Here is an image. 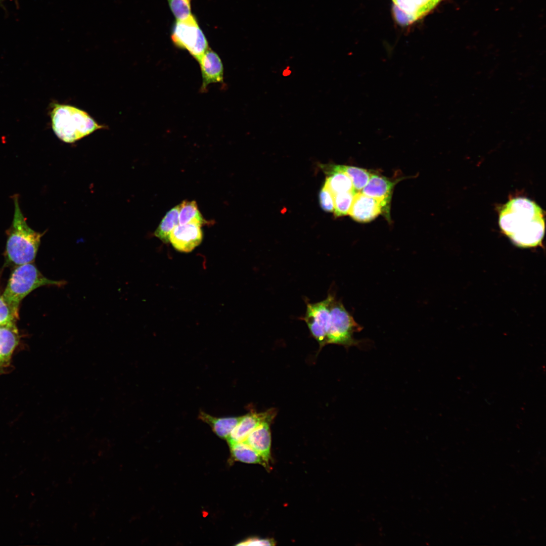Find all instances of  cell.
<instances>
[{
	"mask_svg": "<svg viewBox=\"0 0 546 546\" xmlns=\"http://www.w3.org/2000/svg\"><path fill=\"white\" fill-rule=\"evenodd\" d=\"M51 117L54 132L66 143L75 142L103 127L86 112L69 105L55 104Z\"/></svg>",
	"mask_w": 546,
	"mask_h": 546,
	"instance_id": "3",
	"label": "cell"
},
{
	"mask_svg": "<svg viewBox=\"0 0 546 546\" xmlns=\"http://www.w3.org/2000/svg\"><path fill=\"white\" fill-rule=\"evenodd\" d=\"M275 541L271 539H261L259 538L253 537L247 539L241 543H238L239 545H275Z\"/></svg>",
	"mask_w": 546,
	"mask_h": 546,
	"instance_id": "28",
	"label": "cell"
},
{
	"mask_svg": "<svg viewBox=\"0 0 546 546\" xmlns=\"http://www.w3.org/2000/svg\"><path fill=\"white\" fill-rule=\"evenodd\" d=\"M276 414L275 409H269L261 413L251 412L241 417L239 422L226 439L229 445L244 442L258 426L264 422L271 423Z\"/></svg>",
	"mask_w": 546,
	"mask_h": 546,
	"instance_id": "9",
	"label": "cell"
},
{
	"mask_svg": "<svg viewBox=\"0 0 546 546\" xmlns=\"http://www.w3.org/2000/svg\"><path fill=\"white\" fill-rule=\"evenodd\" d=\"M441 0H414L418 9V17L420 19L432 10Z\"/></svg>",
	"mask_w": 546,
	"mask_h": 546,
	"instance_id": "26",
	"label": "cell"
},
{
	"mask_svg": "<svg viewBox=\"0 0 546 546\" xmlns=\"http://www.w3.org/2000/svg\"><path fill=\"white\" fill-rule=\"evenodd\" d=\"M65 281H54L44 277L32 264L19 265L12 272L3 297L18 315L20 302L34 289L42 286L65 285Z\"/></svg>",
	"mask_w": 546,
	"mask_h": 546,
	"instance_id": "4",
	"label": "cell"
},
{
	"mask_svg": "<svg viewBox=\"0 0 546 546\" xmlns=\"http://www.w3.org/2000/svg\"><path fill=\"white\" fill-rule=\"evenodd\" d=\"M18 341L19 335L14 323L0 326V365L10 360Z\"/></svg>",
	"mask_w": 546,
	"mask_h": 546,
	"instance_id": "14",
	"label": "cell"
},
{
	"mask_svg": "<svg viewBox=\"0 0 546 546\" xmlns=\"http://www.w3.org/2000/svg\"><path fill=\"white\" fill-rule=\"evenodd\" d=\"M179 204L170 209L164 215L154 232V236L164 243L169 242L171 231L179 224Z\"/></svg>",
	"mask_w": 546,
	"mask_h": 546,
	"instance_id": "18",
	"label": "cell"
},
{
	"mask_svg": "<svg viewBox=\"0 0 546 546\" xmlns=\"http://www.w3.org/2000/svg\"><path fill=\"white\" fill-rule=\"evenodd\" d=\"M335 298V294L330 292L327 297L320 301L312 303L306 300L305 313L303 316L299 318L306 323L311 336L318 342L320 349L327 345V331L331 306Z\"/></svg>",
	"mask_w": 546,
	"mask_h": 546,
	"instance_id": "7",
	"label": "cell"
},
{
	"mask_svg": "<svg viewBox=\"0 0 546 546\" xmlns=\"http://www.w3.org/2000/svg\"><path fill=\"white\" fill-rule=\"evenodd\" d=\"M178 219L179 224L195 223L202 226L207 223L195 201L184 200L179 204Z\"/></svg>",
	"mask_w": 546,
	"mask_h": 546,
	"instance_id": "19",
	"label": "cell"
},
{
	"mask_svg": "<svg viewBox=\"0 0 546 546\" xmlns=\"http://www.w3.org/2000/svg\"><path fill=\"white\" fill-rule=\"evenodd\" d=\"M199 418L209 424L218 436L225 439L228 438L241 419V417H214L203 412L199 414Z\"/></svg>",
	"mask_w": 546,
	"mask_h": 546,
	"instance_id": "15",
	"label": "cell"
},
{
	"mask_svg": "<svg viewBox=\"0 0 546 546\" xmlns=\"http://www.w3.org/2000/svg\"><path fill=\"white\" fill-rule=\"evenodd\" d=\"M395 5L406 13L415 15L417 19L418 9L414 0H392Z\"/></svg>",
	"mask_w": 546,
	"mask_h": 546,
	"instance_id": "27",
	"label": "cell"
},
{
	"mask_svg": "<svg viewBox=\"0 0 546 546\" xmlns=\"http://www.w3.org/2000/svg\"><path fill=\"white\" fill-rule=\"evenodd\" d=\"M270 422H264L258 426L244 441L254 449L268 465L270 459Z\"/></svg>",
	"mask_w": 546,
	"mask_h": 546,
	"instance_id": "12",
	"label": "cell"
},
{
	"mask_svg": "<svg viewBox=\"0 0 546 546\" xmlns=\"http://www.w3.org/2000/svg\"><path fill=\"white\" fill-rule=\"evenodd\" d=\"M356 191H350L334 195V213L336 216L348 214Z\"/></svg>",
	"mask_w": 546,
	"mask_h": 546,
	"instance_id": "21",
	"label": "cell"
},
{
	"mask_svg": "<svg viewBox=\"0 0 546 546\" xmlns=\"http://www.w3.org/2000/svg\"><path fill=\"white\" fill-rule=\"evenodd\" d=\"M320 204L325 211L332 212L334 209V195L325 186L321 189L320 195Z\"/></svg>",
	"mask_w": 546,
	"mask_h": 546,
	"instance_id": "24",
	"label": "cell"
},
{
	"mask_svg": "<svg viewBox=\"0 0 546 546\" xmlns=\"http://www.w3.org/2000/svg\"><path fill=\"white\" fill-rule=\"evenodd\" d=\"M324 186L333 195L337 194L355 191L352 181L344 172L329 168Z\"/></svg>",
	"mask_w": 546,
	"mask_h": 546,
	"instance_id": "16",
	"label": "cell"
},
{
	"mask_svg": "<svg viewBox=\"0 0 546 546\" xmlns=\"http://www.w3.org/2000/svg\"><path fill=\"white\" fill-rule=\"evenodd\" d=\"M499 225L503 232L516 246L536 247L544 234V213L534 202L518 197L509 201L502 208Z\"/></svg>",
	"mask_w": 546,
	"mask_h": 546,
	"instance_id": "1",
	"label": "cell"
},
{
	"mask_svg": "<svg viewBox=\"0 0 546 546\" xmlns=\"http://www.w3.org/2000/svg\"><path fill=\"white\" fill-rule=\"evenodd\" d=\"M362 329L346 309L342 301L335 298L331 306L327 344H338L345 347L356 345L359 341L353 338V333L359 332Z\"/></svg>",
	"mask_w": 546,
	"mask_h": 546,
	"instance_id": "5",
	"label": "cell"
},
{
	"mask_svg": "<svg viewBox=\"0 0 546 546\" xmlns=\"http://www.w3.org/2000/svg\"><path fill=\"white\" fill-rule=\"evenodd\" d=\"M393 13L396 21L402 25H407L416 21V17L402 10L395 4L393 7Z\"/></svg>",
	"mask_w": 546,
	"mask_h": 546,
	"instance_id": "25",
	"label": "cell"
},
{
	"mask_svg": "<svg viewBox=\"0 0 546 546\" xmlns=\"http://www.w3.org/2000/svg\"><path fill=\"white\" fill-rule=\"evenodd\" d=\"M191 0H167L170 9L176 20L185 19L190 16Z\"/></svg>",
	"mask_w": 546,
	"mask_h": 546,
	"instance_id": "22",
	"label": "cell"
},
{
	"mask_svg": "<svg viewBox=\"0 0 546 546\" xmlns=\"http://www.w3.org/2000/svg\"><path fill=\"white\" fill-rule=\"evenodd\" d=\"M17 315L3 296H0V326L13 323Z\"/></svg>",
	"mask_w": 546,
	"mask_h": 546,
	"instance_id": "23",
	"label": "cell"
},
{
	"mask_svg": "<svg viewBox=\"0 0 546 546\" xmlns=\"http://www.w3.org/2000/svg\"><path fill=\"white\" fill-rule=\"evenodd\" d=\"M330 169L345 173L351 179L356 192H360L368 183L372 174L366 169L354 166L332 165Z\"/></svg>",
	"mask_w": 546,
	"mask_h": 546,
	"instance_id": "20",
	"label": "cell"
},
{
	"mask_svg": "<svg viewBox=\"0 0 546 546\" xmlns=\"http://www.w3.org/2000/svg\"><path fill=\"white\" fill-rule=\"evenodd\" d=\"M235 460L249 464H259L267 468L268 465L261 457L250 446L244 442L230 445Z\"/></svg>",
	"mask_w": 546,
	"mask_h": 546,
	"instance_id": "17",
	"label": "cell"
},
{
	"mask_svg": "<svg viewBox=\"0 0 546 546\" xmlns=\"http://www.w3.org/2000/svg\"><path fill=\"white\" fill-rule=\"evenodd\" d=\"M5 0H0V5H1L4 1Z\"/></svg>",
	"mask_w": 546,
	"mask_h": 546,
	"instance_id": "29",
	"label": "cell"
},
{
	"mask_svg": "<svg viewBox=\"0 0 546 546\" xmlns=\"http://www.w3.org/2000/svg\"><path fill=\"white\" fill-rule=\"evenodd\" d=\"M13 198L15 209L12 224L6 231V255L10 262L20 265L33 261L45 232H35L28 225L19 206L18 195Z\"/></svg>",
	"mask_w": 546,
	"mask_h": 546,
	"instance_id": "2",
	"label": "cell"
},
{
	"mask_svg": "<svg viewBox=\"0 0 546 546\" xmlns=\"http://www.w3.org/2000/svg\"><path fill=\"white\" fill-rule=\"evenodd\" d=\"M201 226L195 223L178 224L171 231L169 242L176 250L190 252L199 246L203 239Z\"/></svg>",
	"mask_w": 546,
	"mask_h": 546,
	"instance_id": "8",
	"label": "cell"
},
{
	"mask_svg": "<svg viewBox=\"0 0 546 546\" xmlns=\"http://www.w3.org/2000/svg\"><path fill=\"white\" fill-rule=\"evenodd\" d=\"M202 77L201 92H206L208 85L212 83L223 82V67L218 55L209 48L198 61Z\"/></svg>",
	"mask_w": 546,
	"mask_h": 546,
	"instance_id": "11",
	"label": "cell"
},
{
	"mask_svg": "<svg viewBox=\"0 0 546 546\" xmlns=\"http://www.w3.org/2000/svg\"><path fill=\"white\" fill-rule=\"evenodd\" d=\"M171 38L176 47L187 50L197 61L209 49L205 36L192 15L185 19L176 20Z\"/></svg>",
	"mask_w": 546,
	"mask_h": 546,
	"instance_id": "6",
	"label": "cell"
},
{
	"mask_svg": "<svg viewBox=\"0 0 546 546\" xmlns=\"http://www.w3.org/2000/svg\"><path fill=\"white\" fill-rule=\"evenodd\" d=\"M385 211L388 210L379 201L361 192H357L348 214L357 221L366 222L373 220Z\"/></svg>",
	"mask_w": 546,
	"mask_h": 546,
	"instance_id": "10",
	"label": "cell"
},
{
	"mask_svg": "<svg viewBox=\"0 0 546 546\" xmlns=\"http://www.w3.org/2000/svg\"><path fill=\"white\" fill-rule=\"evenodd\" d=\"M394 185L393 182L386 177L372 174L367 185L360 192L379 201L388 210Z\"/></svg>",
	"mask_w": 546,
	"mask_h": 546,
	"instance_id": "13",
	"label": "cell"
}]
</instances>
